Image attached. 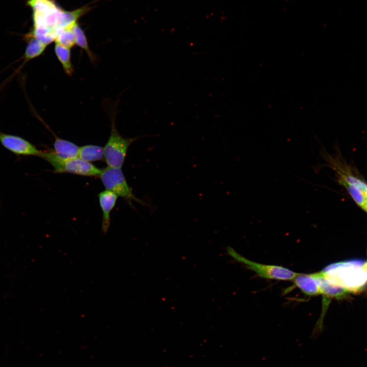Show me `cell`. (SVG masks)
<instances>
[{"label": "cell", "mask_w": 367, "mask_h": 367, "mask_svg": "<svg viewBox=\"0 0 367 367\" xmlns=\"http://www.w3.org/2000/svg\"><path fill=\"white\" fill-rule=\"evenodd\" d=\"M365 262L354 259L333 263L325 267L321 273L330 281L344 286L348 292L357 293L367 283Z\"/></svg>", "instance_id": "cell-1"}, {"label": "cell", "mask_w": 367, "mask_h": 367, "mask_svg": "<svg viewBox=\"0 0 367 367\" xmlns=\"http://www.w3.org/2000/svg\"><path fill=\"white\" fill-rule=\"evenodd\" d=\"M39 157L45 160L54 168L57 173H68L85 176H99L101 169L98 168L90 162L80 158L63 160L57 156L52 151L48 150L41 151Z\"/></svg>", "instance_id": "cell-2"}, {"label": "cell", "mask_w": 367, "mask_h": 367, "mask_svg": "<svg viewBox=\"0 0 367 367\" xmlns=\"http://www.w3.org/2000/svg\"><path fill=\"white\" fill-rule=\"evenodd\" d=\"M140 137L126 138L118 132L114 118L111 119V132L109 138L103 147L104 160L108 166L121 168L129 146Z\"/></svg>", "instance_id": "cell-3"}, {"label": "cell", "mask_w": 367, "mask_h": 367, "mask_svg": "<svg viewBox=\"0 0 367 367\" xmlns=\"http://www.w3.org/2000/svg\"><path fill=\"white\" fill-rule=\"evenodd\" d=\"M226 250L229 256L255 272L260 277L279 280H293L298 274L281 266L265 265L250 260L240 254L232 247H227Z\"/></svg>", "instance_id": "cell-4"}, {"label": "cell", "mask_w": 367, "mask_h": 367, "mask_svg": "<svg viewBox=\"0 0 367 367\" xmlns=\"http://www.w3.org/2000/svg\"><path fill=\"white\" fill-rule=\"evenodd\" d=\"M99 177L106 190L112 191L118 196L129 201H135L143 205H148L133 193L120 168L108 166L101 170Z\"/></svg>", "instance_id": "cell-5"}, {"label": "cell", "mask_w": 367, "mask_h": 367, "mask_svg": "<svg viewBox=\"0 0 367 367\" xmlns=\"http://www.w3.org/2000/svg\"><path fill=\"white\" fill-rule=\"evenodd\" d=\"M0 143L6 149L17 155L38 156L41 151L20 136L0 132Z\"/></svg>", "instance_id": "cell-6"}, {"label": "cell", "mask_w": 367, "mask_h": 367, "mask_svg": "<svg viewBox=\"0 0 367 367\" xmlns=\"http://www.w3.org/2000/svg\"><path fill=\"white\" fill-rule=\"evenodd\" d=\"M118 196L112 191L106 190L98 194L99 205L102 212L101 230L106 233L111 223L110 214L114 207Z\"/></svg>", "instance_id": "cell-7"}, {"label": "cell", "mask_w": 367, "mask_h": 367, "mask_svg": "<svg viewBox=\"0 0 367 367\" xmlns=\"http://www.w3.org/2000/svg\"><path fill=\"white\" fill-rule=\"evenodd\" d=\"M316 279L320 294H322L324 298H343L348 292L343 286L334 283L327 278L321 272L313 273Z\"/></svg>", "instance_id": "cell-8"}, {"label": "cell", "mask_w": 367, "mask_h": 367, "mask_svg": "<svg viewBox=\"0 0 367 367\" xmlns=\"http://www.w3.org/2000/svg\"><path fill=\"white\" fill-rule=\"evenodd\" d=\"M55 138L54 149H51L58 158L63 159H70L78 156L79 147L75 144L58 137L54 133Z\"/></svg>", "instance_id": "cell-9"}, {"label": "cell", "mask_w": 367, "mask_h": 367, "mask_svg": "<svg viewBox=\"0 0 367 367\" xmlns=\"http://www.w3.org/2000/svg\"><path fill=\"white\" fill-rule=\"evenodd\" d=\"M293 280L295 285L305 295L314 296L320 294L317 281L313 273L308 274L298 273Z\"/></svg>", "instance_id": "cell-10"}, {"label": "cell", "mask_w": 367, "mask_h": 367, "mask_svg": "<svg viewBox=\"0 0 367 367\" xmlns=\"http://www.w3.org/2000/svg\"><path fill=\"white\" fill-rule=\"evenodd\" d=\"M24 38L27 41L28 44L23 56V62L20 67L29 61L41 55L47 46L45 43L35 38L24 37Z\"/></svg>", "instance_id": "cell-11"}, {"label": "cell", "mask_w": 367, "mask_h": 367, "mask_svg": "<svg viewBox=\"0 0 367 367\" xmlns=\"http://www.w3.org/2000/svg\"><path fill=\"white\" fill-rule=\"evenodd\" d=\"M54 51L65 73L71 76L74 72V68L71 60L70 48L56 42Z\"/></svg>", "instance_id": "cell-12"}, {"label": "cell", "mask_w": 367, "mask_h": 367, "mask_svg": "<svg viewBox=\"0 0 367 367\" xmlns=\"http://www.w3.org/2000/svg\"><path fill=\"white\" fill-rule=\"evenodd\" d=\"M80 158L88 162L104 159L103 148L95 145H86L79 147Z\"/></svg>", "instance_id": "cell-13"}, {"label": "cell", "mask_w": 367, "mask_h": 367, "mask_svg": "<svg viewBox=\"0 0 367 367\" xmlns=\"http://www.w3.org/2000/svg\"><path fill=\"white\" fill-rule=\"evenodd\" d=\"M89 10V8L85 6L71 11L63 10L58 26L63 28L72 29L77 23V20Z\"/></svg>", "instance_id": "cell-14"}, {"label": "cell", "mask_w": 367, "mask_h": 367, "mask_svg": "<svg viewBox=\"0 0 367 367\" xmlns=\"http://www.w3.org/2000/svg\"><path fill=\"white\" fill-rule=\"evenodd\" d=\"M55 32L56 42L70 48L76 44L75 36L72 29L57 26L55 28Z\"/></svg>", "instance_id": "cell-15"}, {"label": "cell", "mask_w": 367, "mask_h": 367, "mask_svg": "<svg viewBox=\"0 0 367 367\" xmlns=\"http://www.w3.org/2000/svg\"><path fill=\"white\" fill-rule=\"evenodd\" d=\"M338 181L347 189L356 203L362 209L367 211V194L355 186L347 182L340 177Z\"/></svg>", "instance_id": "cell-16"}, {"label": "cell", "mask_w": 367, "mask_h": 367, "mask_svg": "<svg viewBox=\"0 0 367 367\" xmlns=\"http://www.w3.org/2000/svg\"><path fill=\"white\" fill-rule=\"evenodd\" d=\"M75 36V43L84 49L92 61H94V54L90 50L85 34L78 23H76L72 28Z\"/></svg>", "instance_id": "cell-17"}, {"label": "cell", "mask_w": 367, "mask_h": 367, "mask_svg": "<svg viewBox=\"0 0 367 367\" xmlns=\"http://www.w3.org/2000/svg\"><path fill=\"white\" fill-rule=\"evenodd\" d=\"M27 4L32 11L39 12H48L58 7L53 0H28Z\"/></svg>", "instance_id": "cell-18"}, {"label": "cell", "mask_w": 367, "mask_h": 367, "mask_svg": "<svg viewBox=\"0 0 367 367\" xmlns=\"http://www.w3.org/2000/svg\"><path fill=\"white\" fill-rule=\"evenodd\" d=\"M340 176L347 182L352 184L367 194V184L356 177L347 174L339 173Z\"/></svg>", "instance_id": "cell-19"}]
</instances>
